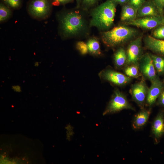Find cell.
Wrapping results in <instances>:
<instances>
[{
	"instance_id": "cell-27",
	"label": "cell",
	"mask_w": 164,
	"mask_h": 164,
	"mask_svg": "<svg viewBox=\"0 0 164 164\" xmlns=\"http://www.w3.org/2000/svg\"><path fill=\"white\" fill-rule=\"evenodd\" d=\"M73 0H52L51 4L55 6L64 5L72 2Z\"/></svg>"
},
{
	"instance_id": "cell-33",
	"label": "cell",
	"mask_w": 164,
	"mask_h": 164,
	"mask_svg": "<svg viewBox=\"0 0 164 164\" xmlns=\"http://www.w3.org/2000/svg\"><path fill=\"white\" fill-rule=\"evenodd\" d=\"M39 63L38 62H36L34 63V66L35 67H38L39 66Z\"/></svg>"
},
{
	"instance_id": "cell-15",
	"label": "cell",
	"mask_w": 164,
	"mask_h": 164,
	"mask_svg": "<svg viewBox=\"0 0 164 164\" xmlns=\"http://www.w3.org/2000/svg\"><path fill=\"white\" fill-rule=\"evenodd\" d=\"M138 10L127 3L122 6L121 20L125 23L134 20L137 18Z\"/></svg>"
},
{
	"instance_id": "cell-13",
	"label": "cell",
	"mask_w": 164,
	"mask_h": 164,
	"mask_svg": "<svg viewBox=\"0 0 164 164\" xmlns=\"http://www.w3.org/2000/svg\"><path fill=\"white\" fill-rule=\"evenodd\" d=\"M162 15L153 0H146L138 10L137 18ZM163 16V15H162Z\"/></svg>"
},
{
	"instance_id": "cell-31",
	"label": "cell",
	"mask_w": 164,
	"mask_h": 164,
	"mask_svg": "<svg viewBox=\"0 0 164 164\" xmlns=\"http://www.w3.org/2000/svg\"><path fill=\"white\" fill-rule=\"evenodd\" d=\"M13 90L16 92H20L21 91V88L20 86L19 85H15L12 87Z\"/></svg>"
},
{
	"instance_id": "cell-16",
	"label": "cell",
	"mask_w": 164,
	"mask_h": 164,
	"mask_svg": "<svg viewBox=\"0 0 164 164\" xmlns=\"http://www.w3.org/2000/svg\"><path fill=\"white\" fill-rule=\"evenodd\" d=\"M150 112V110H143L137 114L133 121V128L138 129L144 126L148 120Z\"/></svg>"
},
{
	"instance_id": "cell-11",
	"label": "cell",
	"mask_w": 164,
	"mask_h": 164,
	"mask_svg": "<svg viewBox=\"0 0 164 164\" xmlns=\"http://www.w3.org/2000/svg\"><path fill=\"white\" fill-rule=\"evenodd\" d=\"M151 84L149 90L146 101L149 106H151L155 101L163 90L164 85L158 77L151 82Z\"/></svg>"
},
{
	"instance_id": "cell-7",
	"label": "cell",
	"mask_w": 164,
	"mask_h": 164,
	"mask_svg": "<svg viewBox=\"0 0 164 164\" xmlns=\"http://www.w3.org/2000/svg\"><path fill=\"white\" fill-rule=\"evenodd\" d=\"M103 80L118 86H123L129 84L132 78L125 74L111 69L103 70L99 73Z\"/></svg>"
},
{
	"instance_id": "cell-23",
	"label": "cell",
	"mask_w": 164,
	"mask_h": 164,
	"mask_svg": "<svg viewBox=\"0 0 164 164\" xmlns=\"http://www.w3.org/2000/svg\"><path fill=\"white\" fill-rule=\"evenodd\" d=\"M100 0H82L81 5L84 9H87L94 6Z\"/></svg>"
},
{
	"instance_id": "cell-30",
	"label": "cell",
	"mask_w": 164,
	"mask_h": 164,
	"mask_svg": "<svg viewBox=\"0 0 164 164\" xmlns=\"http://www.w3.org/2000/svg\"><path fill=\"white\" fill-rule=\"evenodd\" d=\"M117 4H119L121 5L128 3L129 0H114Z\"/></svg>"
},
{
	"instance_id": "cell-20",
	"label": "cell",
	"mask_w": 164,
	"mask_h": 164,
	"mask_svg": "<svg viewBox=\"0 0 164 164\" xmlns=\"http://www.w3.org/2000/svg\"><path fill=\"white\" fill-rule=\"evenodd\" d=\"M12 11L10 8L1 3L0 4V21L2 22L7 20L11 16Z\"/></svg>"
},
{
	"instance_id": "cell-1",
	"label": "cell",
	"mask_w": 164,
	"mask_h": 164,
	"mask_svg": "<svg viewBox=\"0 0 164 164\" xmlns=\"http://www.w3.org/2000/svg\"><path fill=\"white\" fill-rule=\"evenodd\" d=\"M117 4L114 0H107L94 8L90 25L101 30L109 29L114 22Z\"/></svg>"
},
{
	"instance_id": "cell-29",
	"label": "cell",
	"mask_w": 164,
	"mask_h": 164,
	"mask_svg": "<svg viewBox=\"0 0 164 164\" xmlns=\"http://www.w3.org/2000/svg\"><path fill=\"white\" fill-rule=\"evenodd\" d=\"M159 97V103L160 105L164 106V90L162 91Z\"/></svg>"
},
{
	"instance_id": "cell-10",
	"label": "cell",
	"mask_w": 164,
	"mask_h": 164,
	"mask_svg": "<svg viewBox=\"0 0 164 164\" xmlns=\"http://www.w3.org/2000/svg\"><path fill=\"white\" fill-rule=\"evenodd\" d=\"M149 88L143 79L133 84L130 89V92L133 99L141 108H143L146 100Z\"/></svg>"
},
{
	"instance_id": "cell-26",
	"label": "cell",
	"mask_w": 164,
	"mask_h": 164,
	"mask_svg": "<svg viewBox=\"0 0 164 164\" xmlns=\"http://www.w3.org/2000/svg\"><path fill=\"white\" fill-rule=\"evenodd\" d=\"M153 61L164 66V57L159 55L149 53Z\"/></svg>"
},
{
	"instance_id": "cell-32",
	"label": "cell",
	"mask_w": 164,
	"mask_h": 164,
	"mask_svg": "<svg viewBox=\"0 0 164 164\" xmlns=\"http://www.w3.org/2000/svg\"><path fill=\"white\" fill-rule=\"evenodd\" d=\"M76 2L77 8H79L80 6L82 0H75Z\"/></svg>"
},
{
	"instance_id": "cell-4",
	"label": "cell",
	"mask_w": 164,
	"mask_h": 164,
	"mask_svg": "<svg viewBox=\"0 0 164 164\" xmlns=\"http://www.w3.org/2000/svg\"><path fill=\"white\" fill-rule=\"evenodd\" d=\"M51 5L50 0H31L28 5V12L35 19H45L50 15Z\"/></svg>"
},
{
	"instance_id": "cell-24",
	"label": "cell",
	"mask_w": 164,
	"mask_h": 164,
	"mask_svg": "<svg viewBox=\"0 0 164 164\" xmlns=\"http://www.w3.org/2000/svg\"><path fill=\"white\" fill-rule=\"evenodd\" d=\"M76 47L82 55L86 54L88 51L87 44L84 42H78L77 43Z\"/></svg>"
},
{
	"instance_id": "cell-28",
	"label": "cell",
	"mask_w": 164,
	"mask_h": 164,
	"mask_svg": "<svg viewBox=\"0 0 164 164\" xmlns=\"http://www.w3.org/2000/svg\"><path fill=\"white\" fill-rule=\"evenodd\" d=\"M153 0L160 12L162 15L163 10L164 8V0Z\"/></svg>"
},
{
	"instance_id": "cell-22",
	"label": "cell",
	"mask_w": 164,
	"mask_h": 164,
	"mask_svg": "<svg viewBox=\"0 0 164 164\" xmlns=\"http://www.w3.org/2000/svg\"><path fill=\"white\" fill-rule=\"evenodd\" d=\"M10 8L14 9L19 8L21 6V0H2Z\"/></svg>"
},
{
	"instance_id": "cell-5",
	"label": "cell",
	"mask_w": 164,
	"mask_h": 164,
	"mask_svg": "<svg viewBox=\"0 0 164 164\" xmlns=\"http://www.w3.org/2000/svg\"><path fill=\"white\" fill-rule=\"evenodd\" d=\"M124 109H134L129 103L125 95L118 89L112 95L103 115L113 113Z\"/></svg>"
},
{
	"instance_id": "cell-12",
	"label": "cell",
	"mask_w": 164,
	"mask_h": 164,
	"mask_svg": "<svg viewBox=\"0 0 164 164\" xmlns=\"http://www.w3.org/2000/svg\"><path fill=\"white\" fill-rule=\"evenodd\" d=\"M144 42L146 49L164 57V40L148 35L144 38Z\"/></svg>"
},
{
	"instance_id": "cell-6",
	"label": "cell",
	"mask_w": 164,
	"mask_h": 164,
	"mask_svg": "<svg viewBox=\"0 0 164 164\" xmlns=\"http://www.w3.org/2000/svg\"><path fill=\"white\" fill-rule=\"evenodd\" d=\"M126 52L127 65L138 64L143 55L142 37H138L131 41L127 46Z\"/></svg>"
},
{
	"instance_id": "cell-3",
	"label": "cell",
	"mask_w": 164,
	"mask_h": 164,
	"mask_svg": "<svg viewBox=\"0 0 164 164\" xmlns=\"http://www.w3.org/2000/svg\"><path fill=\"white\" fill-rule=\"evenodd\" d=\"M60 29L65 37L76 35L84 30L86 24L84 19L78 12L69 11L63 15L60 20Z\"/></svg>"
},
{
	"instance_id": "cell-17",
	"label": "cell",
	"mask_w": 164,
	"mask_h": 164,
	"mask_svg": "<svg viewBox=\"0 0 164 164\" xmlns=\"http://www.w3.org/2000/svg\"><path fill=\"white\" fill-rule=\"evenodd\" d=\"M114 58L115 65L117 68H121L126 65L127 56L126 50L122 47L119 48L115 53Z\"/></svg>"
},
{
	"instance_id": "cell-8",
	"label": "cell",
	"mask_w": 164,
	"mask_h": 164,
	"mask_svg": "<svg viewBox=\"0 0 164 164\" xmlns=\"http://www.w3.org/2000/svg\"><path fill=\"white\" fill-rule=\"evenodd\" d=\"M126 25H132L143 29H151L164 24L162 15L150 16L137 18L133 21L125 23Z\"/></svg>"
},
{
	"instance_id": "cell-34",
	"label": "cell",
	"mask_w": 164,
	"mask_h": 164,
	"mask_svg": "<svg viewBox=\"0 0 164 164\" xmlns=\"http://www.w3.org/2000/svg\"><path fill=\"white\" fill-rule=\"evenodd\" d=\"M162 15H163V16L164 17V9H163V10Z\"/></svg>"
},
{
	"instance_id": "cell-9",
	"label": "cell",
	"mask_w": 164,
	"mask_h": 164,
	"mask_svg": "<svg viewBox=\"0 0 164 164\" xmlns=\"http://www.w3.org/2000/svg\"><path fill=\"white\" fill-rule=\"evenodd\" d=\"M138 67L141 74L151 82L157 76L152 60L149 53L143 54L138 63Z\"/></svg>"
},
{
	"instance_id": "cell-21",
	"label": "cell",
	"mask_w": 164,
	"mask_h": 164,
	"mask_svg": "<svg viewBox=\"0 0 164 164\" xmlns=\"http://www.w3.org/2000/svg\"><path fill=\"white\" fill-rule=\"evenodd\" d=\"M159 39H164V24H161L155 28L151 36Z\"/></svg>"
},
{
	"instance_id": "cell-2",
	"label": "cell",
	"mask_w": 164,
	"mask_h": 164,
	"mask_svg": "<svg viewBox=\"0 0 164 164\" xmlns=\"http://www.w3.org/2000/svg\"><path fill=\"white\" fill-rule=\"evenodd\" d=\"M138 33V31L135 29L120 25L103 32L101 39L107 46L114 48L125 44L136 37Z\"/></svg>"
},
{
	"instance_id": "cell-14",
	"label": "cell",
	"mask_w": 164,
	"mask_h": 164,
	"mask_svg": "<svg viewBox=\"0 0 164 164\" xmlns=\"http://www.w3.org/2000/svg\"><path fill=\"white\" fill-rule=\"evenodd\" d=\"M152 132L156 141L164 134V113L159 112L154 120L152 126Z\"/></svg>"
},
{
	"instance_id": "cell-19",
	"label": "cell",
	"mask_w": 164,
	"mask_h": 164,
	"mask_svg": "<svg viewBox=\"0 0 164 164\" xmlns=\"http://www.w3.org/2000/svg\"><path fill=\"white\" fill-rule=\"evenodd\" d=\"M125 74L132 78H137L140 76L138 64L127 65L124 70Z\"/></svg>"
},
{
	"instance_id": "cell-25",
	"label": "cell",
	"mask_w": 164,
	"mask_h": 164,
	"mask_svg": "<svg viewBox=\"0 0 164 164\" xmlns=\"http://www.w3.org/2000/svg\"><path fill=\"white\" fill-rule=\"evenodd\" d=\"M146 0H129L128 4L137 10Z\"/></svg>"
},
{
	"instance_id": "cell-18",
	"label": "cell",
	"mask_w": 164,
	"mask_h": 164,
	"mask_svg": "<svg viewBox=\"0 0 164 164\" xmlns=\"http://www.w3.org/2000/svg\"><path fill=\"white\" fill-rule=\"evenodd\" d=\"M87 44L88 52L91 53L95 55L101 54L99 43L96 38H93L90 39Z\"/></svg>"
}]
</instances>
